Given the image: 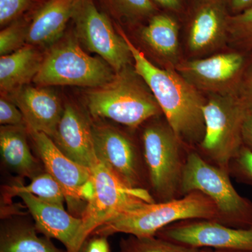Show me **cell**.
Masks as SVG:
<instances>
[{
	"mask_svg": "<svg viewBox=\"0 0 252 252\" xmlns=\"http://www.w3.org/2000/svg\"><path fill=\"white\" fill-rule=\"evenodd\" d=\"M205 252H245V251H233V250H205Z\"/></svg>",
	"mask_w": 252,
	"mask_h": 252,
	"instance_id": "obj_37",
	"label": "cell"
},
{
	"mask_svg": "<svg viewBox=\"0 0 252 252\" xmlns=\"http://www.w3.org/2000/svg\"><path fill=\"white\" fill-rule=\"evenodd\" d=\"M81 250L82 252H110L107 237L96 235L88 242L86 240Z\"/></svg>",
	"mask_w": 252,
	"mask_h": 252,
	"instance_id": "obj_33",
	"label": "cell"
},
{
	"mask_svg": "<svg viewBox=\"0 0 252 252\" xmlns=\"http://www.w3.org/2000/svg\"><path fill=\"white\" fill-rule=\"evenodd\" d=\"M79 0H46L28 25L27 44L45 46L59 40L73 19Z\"/></svg>",
	"mask_w": 252,
	"mask_h": 252,
	"instance_id": "obj_18",
	"label": "cell"
},
{
	"mask_svg": "<svg viewBox=\"0 0 252 252\" xmlns=\"http://www.w3.org/2000/svg\"><path fill=\"white\" fill-rule=\"evenodd\" d=\"M245 64L243 54L223 53L182 61L175 69L198 91L211 94H235L238 93Z\"/></svg>",
	"mask_w": 252,
	"mask_h": 252,
	"instance_id": "obj_12",
	"label": "cell"
},
{
	"mask_svg": "<svg viewBox=\"0 0 252 252\" xmlns=\"http://www.w3.org/2000/svg\"><path fill=\"white\" fill-rule=\"evenodd\" d=\"M94 192H95V189H94V181L92 175V178L86 182L79 189V198L81 201H86L88 203L91 199L94 198Z\"/></svg>",
	"mask_w": 252,
	"mask_h": 252,
	"instance_id": "obj_36",
	"label": "cell"
},
{
	"mask_svg": "<svg viewBox=\"0 0 252 252\" xmlns=\"http://www.w3.org/2000/svg\"><path fill=\"white\" fill-rule=\"evenodd\" d=\"M118 31L130 50L134 69L152 91L167 124L182 143L196 149L205 135L203 107L206 99L176 69L154 65L120 28Z\"/></svg>",
	"mask_w": 252,
	"mask_h": 252,
	"instance_id": "obj_1",
	"label": "cell"
},
{
	"mask_svg": "<svg viewBox=\"0 0 252 252\" xmlns=\"http://www.w3.org/2000/svg\"><path fill=\"white\" fill-rule=\"evenodd\" d=\"M73 21L77 37L89 51L98 55L115 72L127 67L132 61L128 45L93 0H79Z\"/></svg>",
	"mask_w": 252,
	"mask_h": 252,
	"instance_id": "obj_10",
	"label": "cell"
},
{
	"mask_svg": "<svg viewBox=\"0 0 252 252\" xmlns=\"http://www.w3.org/2000/svg\"><path fill=\"white\" fill-rule=\"evenodd\" d=\"M230 16L226 0H191L184 21L189 51L211 53L228 39Z\"/></svg>",
	"mask_w": 252,
	"mask_h": 252,
	"instance_id": "obj_13",
	"label": "cell"
},
{
	"mask_svg": "<svg viewBox=\"0 0 252 252\" xmlns=\"http://www.w3.org/2000/svg\"><path fill=\"white\" fill-rule=\"evenodd\" d=\"M243 145L252 152V108L249 109L243 126Z\"/></svg>",
	"mask_w": 252,
	"mask_h": 252,
	"instance_id": "obj_34",
	"label": "cell"
},
{
	"mask_svg": "<svg viewBox=\"0 0 252 252\" xmlns=\"http://www.w3.org/2000/svg\"><path fill=\"white\" fill-rule=\"evenodd\" d=\"M111 14L126 22L139 23L148 21L160 11L152 0H102Z\"/></svg>",
	"mask_w": 252,
	"mask_h": 252,
	"instance_id": "obj_23",
	"label": "cell"
},
{
	"mask_svg": "<svg viewBox=\"0 0 252 252\" xmlns=\"http://www.w3.org/2000/svg\"><path fill=\"white\" fill-rule=\"evenodd\" d=\"M35 225L21 220L2 223L0 230V252H63L51 239L37 235Z\"/></svg>",
	"mask_w": 252,
	"mask_h": 252,
	"instance_id": "obj_22",
	"label": "cell"
},
{
	"mask_svg": "<svg viewBox=\"0 0 252 252\" xmlns=\"http://www.w3.org/2000/svg\"><path fill=\"white\" fill-rule=\"evenodd\" d=\"M159 9L175 15L179 18H185L191 0H152Z\"/></svg>",
	"mask_w": 252,
	"mask_h": 252,
	"instance_id": "obj_31",
	"label": "cell"
},
{
	"mask_svg": "<svg viewBox=\"0 0 252 252\" xmlns=\"http://www.w3.org/2000/svg\"><path fill=\"white\" fill-rule=\"evenodd\" d=\"M180 18L160 11L141 28L140 37L160 59L177 65L180 52Z\"/></svg>",
	"mask_w": 252,
	"mask_h": 252,
	"instance_id": "obj_19",
	"label": "cell"
},
{
	"mask_svg": "<svg viewBox=\"0 0 252 252\" xmlns=\"http://www.w3.org/2000/svg\"><path fill=\"white\" fill-rule=\"evenodd\" d=\"M60 150L72 160L92 169L98 160L94 153L92 124L75 106L66 104L52 137Z\"/></svg>",
	"mask_w": 252,
	"mask_h": 252,
	"instance_id": "obj_15",
	"label": "cell"
},
{
	"mask_svg": "<svg viewBox=\"0 0 252 252\" xmlns=\"http://www.w3.org/2000/svg\"><path fill=\"white\" fill-rule=\"evenodd\" d=\"M230 176L191 149L182 179V196L200 192L211 199L216 206L219 223L235 228L252 227V201L237 191Z\"/></svg>",
	"mask_w": 252,
	"mask_h": 252,
	"instance_id": "obj_6",
	"label": "cell"
},
{
	"mask_svg": "<svg viewBox=\"0 0 252 252\" xmlns=\"http://www.w3.org/2000/svg\"><path fill=\"white\" fill-rule=\"evenodd\" d=\"M32 0H0V25L8 26L31 8Z\"/></svg>",
	"mask_w": 252,
	"mask_h": 252,
	"instance_id": "obj_29",
	"label": "cell"
},
{
	"mask_svg": "<svg viewBox=\"0 0 252 252\" xmlns=\"http://www.w3.org/2000/svg\"><path fill=\"white\" fill-rule=\"evenodd\" d=\"M228 38L240 49L252 50V6L242 13L230 15Z\"/></svg>",
	"mask_w": 252,
	"mask_h": 252,
	"instance_id": "obj_26",
	"label": "cell"
},
{
	"mask_svg": "<svg viewBox=\"0 0 252 252\" xmlns=\"http://www.w3.org/2000/svg\"><path fill=\"white\" fill-rule=\"evenodd\" d=\"M31 183L27 186H12L10 193L12 195L26 192L35 195L38 198L52 205L64 207L65 195L61 186L49 173L43 172L32 179Z\"/></svg>",
	"mask_w": 252,
	"mask_h": 252,
	"instance_id": "obj_24",
	"label": "cell"
},
{
	"mask_svg": "<svg viewBox=\"0 0 252 252\" xmlns=\"http://www.w3.org/2000/svg\"><path fill=\"white\" fill-rule=\"evenodd\" d=\"M159 118L144 127L142 150L149 192L154 201L165 202L182 197V179L191 149L181 142L165 119Z\"/></svg>",
	"mask_w": 252,
	"mask_h": 252,
	"instance_id": "obj_4",
	"label": "cell"
},
{
	"mask_svg": "<svg viewBox=\"0 0 252 252\" xmlns=\"http://www.w3.org/2000/svg\"><path fill=\"white\" fill-rule=\"evenodd\" d=\"M114 72L101 58L89 56L76 39L69 38L48 51L33 82L41 87L76 86L94 89L112 81Z\"/></svg>",
	"mask_w": 252,
	"mask_h": 252,
	"instance_id": "obj_7",
	"label": "cell"
},
{
	"mask_svg": "<svg viewBox=\"0 0 252 252\" xmlns=\"http://www.w3.org/2000/svg\"><path fill=\"white\" fill-rule=\"evenodd\" d=\"M26 130V126H1L0 153L8 168L32 180L41 173V170L30 149Z\"/></svg>",
	"mask_w": 252,
	"mask_h": 252,
	"instance_id": "obj_20",
	"label": "cell"
},
{
	"mask_svg": "<svg viewBox=\"0 0 252 252\" xmlns=\"http://www.w3.org/2000/svg\"><path fill=\"white\" fill-rule=\"evenodd\" d=\"M191 220L218 222V211L215 204L199 191L169 201L141 204L107 220L92 234L108 237L116 233H125L147 238L156 236L162 228L176 222Z\"/></svg>",
	"mask_w": 252,
	"mask_h": 252,
	"instance_id": "obj_2",
	"label": "cell"
},
{
	"mask_svg": "<svg viewBox=\"0 0 252 252\" xmlns=\"http://www.w3.org/2000/svg\"><path fill=\"white\" fill-rule=\"evenodd\" d=\"M15 102L23 114L29 133L43 132L54 137L64 108L52 91L41 86L22 87L15 96Z\"/></svg>",
	"mask_w": 252,
	"mask_h": 252,
	"instance_id": "obj_16",
	"label": "cell"
},
{
	"mask_svg": "<svg viewBox=\"0 0 252 252\" xmlns=\"http://www.w3.org/2000/svg\"><path fill=\"white\" fill-rule=\"evenodd\" d=\"M119 252H205V250L187 246L157 236L139 238L129 235L121 240Z\"/></svg>",
	"mask_w": 252,
	"mask_h": 252,
	"instance_id": "obj_25",
	"label": "cell"
},
{
	"mask_svg": "<svg viewBox=\"0 0 252 252\" xmlns=\"http://www.w3.org/2000/svg\"><path fill=\"white\" fill-rule=\"evenodd\" d=\"M238 93L249 107L252 108V63L246 72L243 73Z\"/></svg>",
	"mask_w": 252,
	"mask_h": 252,
	"instance_id": "obj_32",
	"label": "cell"
},
{
	"mask_svg": "<svg viewBox=\"0 0 252 252\" xmlns=\"http://www.w3.org/2000/svg\"><path fill=\"white\" fill-rule=\"evenodd\" d=\"M28 25L25 20H16L8 25L0 32V54H11L24 46L27 43Z\"/></svg>",
	"mask_w": 252,
	"mask_h": 252,
	"instance_id": "obj_27",
	"label": "cell"
},
{
	"mask_svg": "<svg viewBox=\"0 0 252 252\" xmlns=\"http://www.w3.org/2000/svg\"><path fill=\"white\" fill-rule=\"evenodd\" d=\"M156 236L196 248L252 252V227L235 228L215 220H182L162 228Z\"/></svg>",
	"mask_w": 252,
	"mask_h": 252,
	"instance_id": "obj_11",
	"label": "cell"
},
{
	"mask_svg": "<svg viewBox=\"0 0 252 252\" xmlns=\"http://www.w3.org/2000/svg\"><path fill=\"white\" fill-rule=\"evenodd\" d=\"M87 107L94 118L109 119L135 130L162 115L152 91L136 73L126 67L112 81L89 91Z\"/></svg>",
	"mask_w": 252,
	"mask_h": 252,
	"instance_id": "obj_3",
	"label": "cell"
},
{
	"mask_svg": "<svg viewBox=\"0 0 252 252\" xmlns=\"http://www.w3.org/2000/svg\"><path fill=\"white\" fill-rule=\"evenodd\" d=\"M229 174L239 182L252 185V152L243 146L230 162Z\"/></svg>",
	"mask_w": 252,
	"mask_h": 252,
	"instance_id": "obj_28",
	"label": "cell"
},
{
	"mask_svg": "<svg viewBox=\"0 0 252 252\" xmlns=\"http://www.w3.org/2000/svg\"><path fill=\"white\" fill-rule=\"evenodd\" d=\"M42 58L34 46L26 44L0 58V88L3 92L20 89L33 81L40 69Z\"/></svg>",
	"mask_w": 252,
	"mask_h": 252,
	"instance_id": "obj_21",
	"label": "cell"
},
{
	"mask_svg": "<svg viewBox=\"0 0 252 252\" xmlns=\"http://www.w3.org/2000/svg\"><path fill=\"white\" fill-rule=\"evenodd\" d=\"M210 94L203 107L205 135L195 150L229 173L230 162L243 146V126L250 107L238 93Z\"/></svg>",
	"mask_w": 252,
	"mask_h": 252,
	"instance_id": "obj_5",
	"label": "cell"
},
{
	"mask_svg": "<svg viewBox=\"0 0 252 252\" xmlns=\"http://www.w3.org/2000/svg\"><path fill=\"white\" fill-rule=\"evenodd\" d=\"M94 153L99 162L130 189L149 191L142 149L126 132L105 124L92 125Z\"/></svg>",
	"mask_w": 252,
	"mask_h": 252,
	"instance_id": "obj_9",
	"label": "cell"
},
{
	"mask_svg": "<svg viewBox=\"0 0 252 252\" xmlns=\"http://www.w3.org/2000/svg\"><path fill=\"white\" fill-rule=\"evenodd\" d=\"M46 172L61 186L69 205L80 201L79 189L92 178L91 169L83 166L60 150L54 140L43 132H30Z\"/></svg>",
	"mask_w": 252,
	"mask_h": 252,
	"instance_id": "obj_14",
	"label": "cell"
},
{
	"mask_svg": "<svg viewBox=\"0 0 252 252\" xmlns=\"http://www.w3.org/2000/svg\"><path fill=\"white\" fill-rule=\"evenodd\" d=\"M230 15H236L251 7L252 0H226Z\"/></svg>",
	"mask_w": 252,
	"mask_h": 252,
	"instance_id": "obj_35",
	"label": "cell"
},
{
	"mask_svg": "<svg viewBox=\"0 0 252 252\" xmlns=\"http://www.w3.org/2000/svg\"><path fill=\"white\" fill-rule=\"evenodd\" d=\"M16 195L27 207L37 231L46 238L59 240L69 252L80 229L81 218L72 216L64 207L46 203L32 194L22 192Z\"/></svg>",
	"mask_w": 252,
	"mask_h": 252,
	"instance_id": "obj_17",
	"label": "cell"
},
{
	"mask_svg": "<svg viewBox=\"0 0 252 252\" xmlns=\"http://www.w3.org/2000/svg\"><path fill=\"white\" fill-rule=\"evenodd\" d=\"M0 124L3 126H26L23 114L17 105L9 99H0Z\"/></svg>",
	"mask_w": 252,
	"mask_h": 252,
	"instance_id": "obj_30",
	"label": "cell"
},
{
	"mask_svg": "<svg viewBox=\"0 0 252 252\" xmlns=\"http://www.w3.org/2000/svg\"><path fill=\"white\" fill-rule=\"evenodd\" d=\"M45 1H46V0H45Z\"/></svg>",
	"mask_w": 252,
	"mask_h": 252,
	"instance_id": "obj_38",
	"label": "cell"
},
{
	"mask_svg": "<svg viewBox=\"0 0 252 252\" xmlns=\"http://www.w3.org/2000/svg\"><path fill=\"white\" fill-rule=\"evenodd\" d=\"M95 192L82 215L80 229L68 252H79L88 237L107 220L144 203H154L146 189H130L97 161L92 169Z\"/></svg>",
	"mask_w": 252,
	"mask_h": 252,
	"instance_id": "obj_8",
	"label": "cell"
}]
</instances>
